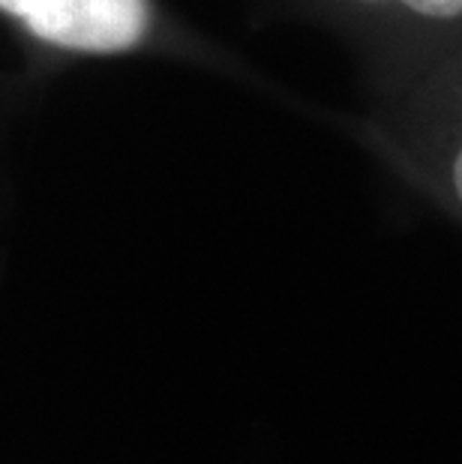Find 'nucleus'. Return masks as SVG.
<instances>
[{
    "mask_svg": "<svg viewBox=\"0 0 462 464\" xmlns=\"http://www.w3.org/2000/svg\"><path fill=\"white\" fill-rule=\"evenodd\" d=\"M367 4H385V0H367ZM393 4L406 6L408 13L420 18H432V22L462 18V0H393Z\"/></svg>",
    "mask_w": 462,
    "mask_h": 464,
    "instance_id": "f03ea898",
    "label": "nucleus"
},
{
    "mask_svg": "<svg viewBox=\"0 0 462 464\" xmlns=\"http://www.w3.org/2000/svg\"><path fill=\"white\" fill-rule=\"evenodd\" d=\"M450 177H454V192H457V198L462 201V150L457 153V160H454V171H450Z\"/></svg>",
    "mask_w": 462,
    "mask_h": 464,
    "instance_id": "7ed1b4c3",
    "label": "nucleus"
},
{
    "mask_svg": "<svg viewBox=\"0 0 462 464\" xmlns=\"http://www.w3.org/2000/svg\"><path fill=\"white\" fill-rule=\"evenodd\" d=\"M36 39L82 54H121L147 36V0H0Z\"/></svg>",
    "mask_w": 462,
    "mask_h": 464,
    "instance_id": "f257e3e1",
    "label": "nucleus"
}]
</instances>
